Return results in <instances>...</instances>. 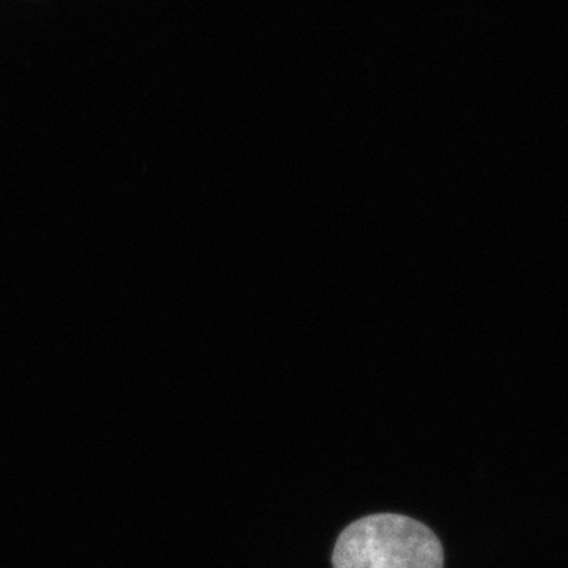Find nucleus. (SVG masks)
Instances as JSON below:
<instances>
[{
  "label": "nucleus",
  "mask_w": 568,
  "mask_h": 568,
  "mask_svg": "<svg viewBox=\"0 0 568 568\" xmlns=\"http://www.w3.org/2000/svg\"><path fill=\"white\" fill-rule=\"evenodd\" d=\"M334 568H444V548L428 526L405 515L357 519L339 534Z\"/></svg>",
  "instance_id": "f257e3e1"
}]
</instances>
